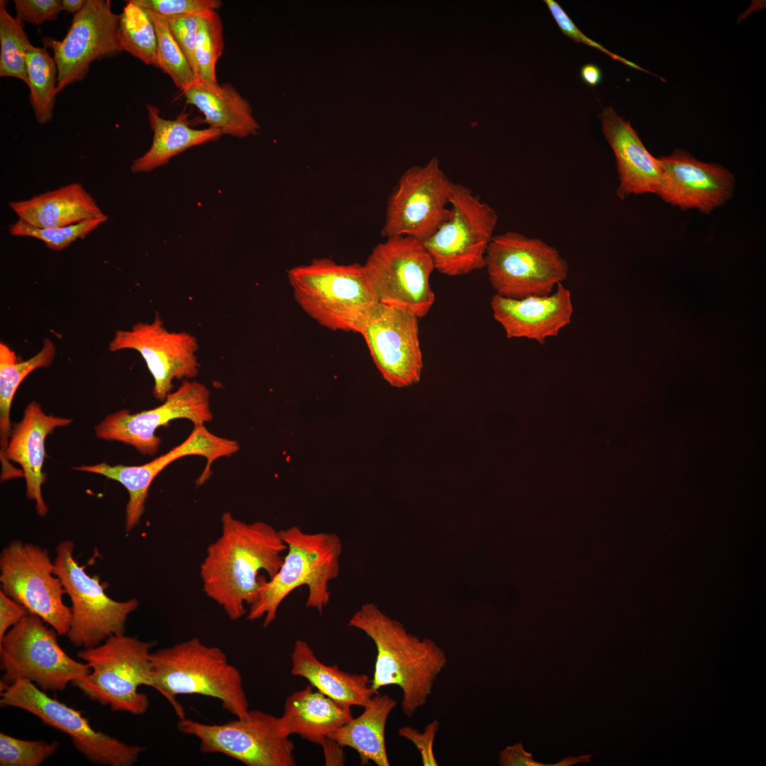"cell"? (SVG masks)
Segmentation results:
<instances>
[{
  "label": "cell",
  "mask_w": 766,
  "mask_h": 766,
  "mask_svg": "<svg viewBox=\"0 0 766 766\" xmlns=\"http://www.w3.org/2000/svg\"><path fill=\"white\" fill-rule=\"evenodd\" d=\"M548 296L521 299L495 294L490 305L494 318L503 327L508 338H526L545 344L569 325L573 313L571 292L562 282Z\"/></svg>",
  "instance_id": "603a6c76"
},
{
  "label": "cell",
  "mask_w": 766,
  "mask_h": 766,
  "mask_svg": "<svg viewBox=\"0 0 766 766\" xmlns=\"http://www.w3.org/2000/svg\"><path fill=\"white\" fill-rule=\"evenodd\" d=\"M107 219L108 218L89 219L67 226L50 228H36L18 219L9 226V232L14 236L31 237L40 240L49 249L59 251L66 248L76 240L84 238Z\"/></svg>",
  "instance_id": "8d00e7d4"
},
{
  "label": "cell",
  "mask_w": 766,
  "mask_h": 766,
  "mask_svg": "<svg viewBox=\"0 0 766 766\" xmlns=\"http://www.w3.org/2000/svg\"><path fill=\"white\" fill-rule=\"evenodd\" d=\"M440 726L438 720L429 723L423 732H419L411 726H403L398 731L399 736L411 741L418 749L424 766L438 765L433 750L434 738Z\"/></svg>",
  "instance_id": "ee69618b"
},
{
  "label": "cell",
  "mask_w": 766,
  "mask_h": 766,
  "mask_svg": "<svg viewBox=\"0 0 766 766\" xmlns=\"http://www.w3.org/2000/svg\"><path fill=\"white\" fill-rule=\"evenodd\" d=\"M1 707L25 710L43 723L66 733L74 747L94 764L131 766L146 748L129 745L94 729L81 711L50 697L33 683L18 680L1 691Z\"/></svg>",
  "instance_id": "5bb4252c"
},
{
  "label": "cell",
  "mask_w": 766,
  "mask_h": 766,
  "mask_svg": "<svg viewBox=\"0 0 766 766\" xmlns=\"http://www.w3.org/2000/svg\"><path fill=\"white\" fill-rule=\"evenodd\" d=\"M499 754V764L501 766H572L580 762H591L589 758L592 755L587 754L579 757L567 756L555 764H547L534 760L532 754L526 752L521 743L508 746Z\"/></svg>",
  "instance_id": "b9f144b4"
},
{
  "label": "cell",
  "mask_w": 766,
  "mask_h": 766,
  "mask_svg": "<svg viewBox=\"0 0 766 766\" xmlns=\"http://www.w3.org/2000/svg\"><path fill=\"white\" fill-rule=\"evenodd\" d=\"M450 216L421 242L440 273L460 276L485 267L486 253L498 221L496 211L469 188L453 183Z\"/></svg>",
  "instance_id": "30bf717a"
},
{
  "label": "cell",
  "mask_w": 766,
  "mask_h": 766,
  "mask_svg": "<svg viewBox=\"0 0 766 766\" xmlns=\"http://www.w3.org/2000/svg\"><path fill=\"white\" fill-rule=\"evenodd\" d=\"M118 38L122 51L160 69L154 23L148 12L131 0L126 1L120 14Z\"/></svg>",
  "instance_id": "d6a6232c"
},
{
  "label": "cell",
  "mask_w": 766,
  "mask_h": 766,
  "mask_svg": "<svg viewBox=\"0 0 766 766\" xmlns=\"http://www.w3.org/2000/svg\"><path fill=\"white\" fill-rule=\"evenodd\" d=\"M28 612L12 598L0 591V640Z\"/></svg>",
  "instance_id": "f6af8a7d"
},
{
  "label": "cell",
  "mask_w": 766,
  "mask_h": 766,
  "mask_svg": "<svg viewBox=\"0 0 766 766\" xmlns=\"http://www.w3.org/2000/svg\"><path fill=\"white\" fill-rule=\"evenodd\" d=\"M348 624L364 632L377 648L372 690L377 693L382 687L399 686L402 712L411 717L427 702L447 664L444 650L429 638L420 639L409 633L401 623L372 603L362 605Z\"/></svg>",
  "instance_id": "7a4b0ae2"
},
{
  "label": "cell",
  "mask_w": 766,
  "mask_h": 766,
  "mask_svg": "<svg viewBox=\"0 0 766 766\" xmlns=\"http://www.w3.org/2000/svg\"><path fill=\"white\" fill-rule=\"evenodd\" d=\"M287 277L300 307L331 330L360 333L369 314L379 303L363 265L315 259L291 268Z\"/></svg>",
  "instance_id": "5b68a950"
},
{
  "label": "cell",
  "mask_w": 766,
  "mask_h": 766,
  "mask_svg": "<svg viewBox=\"0 0 766 766\" xmlns=\"http://www.w3.org/2000/svg\"><path fill=\"white\" fill-rule=\"evenodd\" d=\"M379 303L404 308L418 318L435 301L430 277L433 260L422 243L411 237L394 236L376 245L363 265Z\"/></svg>",
  "instance_id": "8fae6325"
},
{
  "label": "cell",
  "mask_w": 766,
  "mask_h": 766,
  "mask_svg": "<svg viewBox=\"0 0 766 766\" xmlns=\"http://www.w3.org/2000/svg\"><path fill=\"white\" fill-rule=\"evenodd\" d=\"M59 743L53 740H28L0 733L1 766H39L57 750Z\"/></svg>",
  "instance_id": "74e56055"
},
{
  "label": "cell",
  "mask_w": 766,
  "mask_h": 766,
  "mask_svg": "<svg viewBox=\"0 0 766 766\" xmlns=\"http://www.w3.org/2000/svg\"><path fill=\"white\" fill-rule=\"evenodd\" d=\"M224 49L223 23L216 10L201 11L195 48L194 74L196 79L211 84H218L216 65Z\"/></svg>",
  "instance_id": "836d02e7"
},
{
  "label": "cell",
  "mask_w": 766,
  "mask_h": 766,
  "mask_svg": "<svg viewBox=\"0 0 766 766\" xmlns=\"http://www.w3.org/2000/svg\"><path fill=\"white\" fill-rule=\"evenodd\" d=\"M72 540L60 542L54 562L65 594L71 601V620L67 633L76 647L96 646L113 635L123 634L128 616L139 606L132 598L116 601L105 592L99 576H90L74 557Z\"/></svg>",
  "instance_id": "9c48e42d"
},
{
  "label": "cell",
  "mask_w": 766,
  "mask_h": 766,
  "mask_svg": "<svg viewBox=\"0 0 766 766\" xmlns=\"http://www.w3.org/2000/svg\"><path fill=\"white\" fill-rule=\"evenodd\" d=\"M313 687L309 684L287 697L277 723L282 736L297 734L321 745L353 716L350 706L338 702L319 691L314 692Z\"/></svg>",
  "instance_id": "d4e9b609"
},
{
  "label": "cell",
  "mask_w": 766,
  "mask_h": 766,
  "mask_svg": "<svg viewBox=\"0 0 766 766\" xmlns=\"http://www.w3.org/2000/svg\"><path fill=\"white\" fill-rule=\"evenodd\" d=\"M119 19L120 15L112 11L110 1L86 0L62 40L43 38L45 48L52 50L57 67V94L82 80L94 61L122 52L118 38Z\"/></svg>",
  "instance_id": "ac0fdd59"
},
{
  "label": "cell",
  "mask_w": 766,
  "mask_h": 766,
  "mask_svg": "<svg viewBox=\"0 0 766 766\" xmlns=\"http://www.w3.org/2000/svg\"><path fill=\"white\" fill-rule=\"evenodd\" d=\"M23 23L11 16L0 1V76L18 78L27 85L26 55L31 45Z\"/></svg>",
  "instance_id": "e575fe53"
},
{
  "label": "cell",
  "mask_w": 766,
  "mask_h": 766,
  "mask_svg": "<svg viewBox=\"0 0 766 766\" xmlns=\"http://www.w3.org/2000/svg\"><path fill=\"white\" fill-rule=\"evenodd\" d=\"M150 660L152 688L169 701L179 720L186 716L177 695L216 698L236 718L248 715L241 674L220 648L193 638L151 653Z\"/></svg>",
  "instance_id": "3957f363"
},
{
  "label": "cell",
  "mask_w": 766,
  "mask_h": 766,
  "mask_svg": "<svg viewBox=\"0 0 766 766\" xmlns=\"http://www.w3.org/2000/svg\"><path fill=\"white\" fill-rule=\"evenodd\" d=\"M146 11L156 31L160 69L168 74L176 87L182 91L196 80L193 70L172 35L167 19L152 11Z\"/></svg>",
  "instance_id": "d590c367"
},
{
  "label": "cell",
  "mask_w": 766,
  "mask_h": 766,
  "mask_svg": "<svg viewBox=\"0 0 766 766\" xmlns=\"http://www.w3.org/2000/svg\"><path fill=\"white\" fill-rule=\"evenodd\" d=\"M397 703L387 694L377 692L357 718L337 729L328 738L350 747L359 754L362 765L373 762L389 766L385 744V727L389 715Z\"/></svg>",
  "instance_id": "f546056e"
},
{
  "label": "cell",
  "mask_w": 766,
  "mask_h": 766,
  "mask_svg": "<svg viewBox=\"0 0 766 766\" xmlns=\"http://www.w3.org/2000/svg\"><path fill=\"white\" fill-rule=\"evenodd\" d=\"M86 0H61L62 11L78 13L85 4Z\"/></svg>",
  "instance_id": "c3c4849f"
},
{
  "label": "cell",
  "mask_w": 766,
  "mask_h": 766,
  "mask_svg": "<svg viewBox=\"0 0 766 766\" xmlns=\"http://www.w3.org/2000/svg\"><path fill=\"white\" fill-rule=\"evenodd\" d=\"M599 118L603 135L616 157L618 177L616 196L624 199L631 194H657L660 185L658 159L645 148L630 123L618 116L611 107L604 108Z\"/></svg>",
  "instance_id": "cb8c5ba5"
},
{
  "label": "cell",
  "mask_w": 766,
  "mask_h": 766,
  "mask_svg": "<svg viewBox=\"0 0 766 766\" xmlns=\"http://www.w3.org/2000/svg\"><path fill=\"white\" fill-rule=\"evenodd\" d=\"M178 730L199 740L202 753H220L247 766H295V746L279 730L277 717L250 710L247 716L222 724H209L187 718Z\"/></svg>",
  "instance_id": "4fadbf2b"
},
{
  "label": "cell",
  "mask_w": 766,
  "mask_h": 766,
  "mask_svg": "<svg viewBox=\"0 0 766 766\" xmlns=\"http://www.w3.org/2000/svg\"><path fill=\"white\" fill-rule=\"evenodd\" d=\"M18 219L40 228L67 226L108 218L93 196L77 182L9 204Z\"/></svg>",
  "instance_id": "484cf974"
},
{
  "label": "cell",
  "mask_w": 766,
  "mask_h": 766,
  "mask_svg": "<svg viewBox=\"0 0 766 766\" xmlns=\"http://www.w3.org/2000/svg\"><path fill=\"white\" fill-rule=\"evenodd\" d=\"M544 2L547 4L555 21H556L559 28L564 34L577 42H580L589 46L596 48L605 52L613 59L618 60L626 64V65L643 70L642 68L639 67L635 64L611 52L610 51L604 48L603 46L599 45L598 43L584 35L573 23L570 18L567 16V14L557 2L554 0H545Z\"/></svg>",
  "instance_id": "7bdbcfd3"
},
{
  "label": "cell",
  "mask_w": 766,
  "mask_h": 766,
  "mask_svg": "<svg viewBox=\"0 0 766 766\" xmlns=\"http://www.w3.org/2000/svg\"><path fill=\"white\" fill-rule=\"evenodd\" d=\"M14 6L18 20L37 26L57 20L62 11L61 0H14Z\"/></svg>",
  "instance_id": "60d3db41"
},
{
  "label": "cell",
  "mask_w": 766,
  "mask_h": 766,
  "mask_svg": "<svg viewBox=\"0 0 766 766\" xmlns=\"http://www.w3.org/2000/svg\"><path fill=\"white\" fill-rule=\"evenodd\" d=\"M180 96L196 107L209 127L237 138L256 135L260 126L248 101L229 83L211 84L196 79Z\"/></svg>",
  "instance_id": "4316f807"
},
{
  "label": "cell",
  "mask_w": 766,
  "mask_h": 766,
  "mask_svg": "<svg viewBox=\"0 0 766 766\" xmlns=\"http://www.w3.org/2000/svg\"><path fill=\"white\" fill-rule=\"evenodd\" d=\"M418 318L399 306L378 303L360 334L384 379L395 387L417 383L423 368Z\"/></svg>",
  "instance_id": "d6986e66"
},
{
  "label": "cell",
  "mask_w": 766,
  "mask_h": 766,
  "mask_svg": "<svg viewBox=\"0 0 766 766\" xmlns=\"http://www.w3.org/2000/svg\"><path fill=\"white\" fill-rule=\"evenodd\" d=\"M1 591L39 616L58 635H67L71 609L63 601L65 592L48 551L39 545L13 540L0 555Z\"/></svg>",
  "instance_id": "7c38bea8"
},
{
  "label": "cell",
  "mask_w": 766,
  "mask_h": 766,
  "mask_svg": "<svg viewBox=\"0 0 766 766\" xmlns=\"http://www.w3.org/2000/svg\"><path fill=\"white\" fill-rule=\"evenodd\" d=\"M56 353L55 346L50 338H45L41 350L26 361H18L13 350L6 344L0 343V457L9 443L10 435V409L17 388L33 370L51 365Z\"/></svg>",
  "instance_id": "4dcf8cb0"
},
{
  "label": "cell",
  "mask_w": 766,
  "mask_h": 766,
  "mask_svg": "<svg viewBox=\"0 0 766 766\" xmlns=\"http://www.w3.org/2000/svg\"><path fill=\"white\" fill-rule=\"evenodd\" d=\"M238 450L237 441L216 435L208 431L204 425H201L194 426L189 437L180 445L144 465L111 466L101 462L93 465H79L72 469L101 474L124 486L129 495L125 522L126 531L129 533L140 523L151 483L167 465L188 455L205 457L206 465L196 482L197 485H201L210 477L213 462L220 457L230 456Z\"/></svg>",
  "instance_id": "e0dca14e"
},
{
  "label": "cell",
  "mask_w": 766,
  "mask_h": 766,
  "mask_svg": "<svg viewBox=\"0 0 766 766\" xmlns=\"http://www.w3.org/2000/svg\"><path fill=\"white\" fill-rule=\"evenodd\" d=\"M155 642H145L123 634L113 635L102 643L77 653L91 672L72 683L92 701L109 706L114 711L145 714L150 703L140 686L152 687L150 649Z\"/></svg>",
  "instance_id": "8992f818"
},
{
  "label": "cell",
  "mask_w": 766,
  "mask_h": 766,
  "mask_svg": "<svg viewBox=\"0 0 766 766\" xmlns=\"http://www.w3.org/2000/svg\"><path fill=\"white\" fill-rule=\"evenodd\" d=\"M453 185L436 158L408 169L389 197L382 235L428 238L450 216Z\"/></svg>",
  "instance_id": "9a60e30c"
},
{
  "label": "cell",
  "mask_w": 766,
  "mask_h": 766,
  "mask_svg": "<svg viewBox=\"0 0 766 766\" xmlns=\"http://www.w3.org/2000/svg\"><path fill=\"white\" fill-rule=\"evenodd\" d=\"M582 80L590 86L599 84L602 78V74L599 67L593 64L584 65L580 71Z\"/></svg>",
  "instance_id": "7dc6e473"
},
{
  "label": "cell",
  "mask_w": 766,
  "mask_h": 766,
  "mask_svg": "<svg viewBox=\"0 0 766 766\" xmlns=\"http://www.w3.org/2000/svg\"><path fill=\"white\" fill-rule=\"evenodd\" d=\"M291 660L293 675L306 679L318 691L338 702L364 708L376 694L367 675L348 673L337 665L321 662L304 640L295 641Z\"/></svg>",
  "instance_id": "83f0119b"
},
{
  "label": "cell",
  "mask_w": 766,
  "mask_h": 766,
  "mask_svg": "<svg viewBox=\"0 0 766 766\" xmlns=\"http://www.w3.org/2000/svg\"><path fill=\"white\" fill-rule=\"evenodd\" d=\"M321 745L323 750L326 765H343L345 764L344 747L337 741L327 738Z\"/></svg>",
  "instance_id": "bcb514c9"
},
{
  "label": "cell",
  "mask_w": 766,
  "mask_h": 766,
  "mask_svg": "<svg viewBox=\"0 0 766 766\" xmlns=\"http://www.w3.org/2000/svg\"><path fill=\"white\" fill-rule=\"evenodd\" d=\"M126 349L140 353L154 379L153 395L162 401L172 392L174 379H192L199 373L195 337L169 331L157 313L152 323L138 322L130 330L116 332L109 350Z\"/></svg>",
  "instance_id": "ffe728a7"
},
{
  "label": "cell",
  "mask_w": 766,
  "mask_h": 766,
  "mask_svg": "<svg viewBox=\"0 0 766 766\" xmlns=\"http://www.w3.org/2000/svg\"><path fill=\"white\" fill-rule=\"evenodd\" d=\"M145 10L166 19L200 13L207 9L217 10L222 5L219 0H131Z\"/></svg>",
  "instance_id": "f35d334b"
},
{
  "label": "cell",
  "mask_w": 766,
  "mask_h": 766,
  "mask_svg": "<svg viewBox=\"0 0 766 766\" xmlns=\"http://www.w3.org/2000/svg\"><path fill=\"white\" fill-rule=\"evenodd\" d=\"M145 106L153 132L152 142L145 153L133 161L131 166L133 173L152 171L186 150L217 140L223 135L221 131L211 127L192 128L189 114L184 110L174 120H170L160 116L157 106L152 104Z\"/></svg>",
  "instance_id": "f1b7e54d"
},
{
  "label": "cell",
  "mask_w": 766,
  "mask_h": 766,
  "mask_svg": "<svg viewBox=\"0 0 766 766\" xmlns=\"http://www.w3.org/2000/svg\"><path fill=\"white\" fill-rule=\"evenodd\" d=\"M485 260L496 294L514 299L550 295L569 272L567 261L555 248L514 231L494 235Z\"/></svg>",
  "instance_id": "ba28073f"
},
{
  "label": "cell",
  "mask_w": 766,
  "mask_h": 766,
  "mask_svg": "<svg viewBox=\"0 0 766 766\" xmlns=\"http://www.w3.org/2000/svg\"><path fill=\"white\" fill-rule=\"evenodd\" d=\"M287 553L277 573L265 583L247 619L264 618L267 628L276 618L284 599L295 589L307 586L306 607L322 614L330 602L329 583L337 578L343 545L335 533L304 532L296 526L279 530Z\"/></svg>",
  "instance_id": "277c9868"
},
{
  "label": "cell",
  "mask_w": 766,
  "mask_h": 766,
  "mask_svg": "<svg viewBox=\"0 0 766 766\" xmlns=\"http://www.w3.org/2000/svg\"><path fill=\"white\" fill-rule=\"evenodd\" d=\"M657 159L660 185L657 195L667 204L709 214L733 194L734 176L720 165L699 161L683 150Z\"/></svg>",
  "instance_id": "44dd1931"
},
{
  "label": "cell",
  "mask_w": 766,
  "mask_h": 766,
  "mask_svg": "<svg viewBox=\"0 0 766 766\" xmlns=\"http://www.w3.org/2000/svg\"><path fill=\"white\" fill-rule=\"evenodd\" d=\"M212 417L208 388L202 383L185 379L159 406L135 413L119 410L107 415L94 427V432L99 439L121 442L143 455H154L161 443V438L155 433L158 428L179 418L188 419L198 426L211 421Z\"/></svg>",
  "instance_id": "2e32d148"
},
{
  "label": "cell",
  "mask_w": 766,
  "mask_h": 766,
  "mask_svg": "<svg viewBox=\"0 0 766 766\" xmlns=\"http://www.w3.org/2000/svg\"><path fill=\"white\" fill-rule=\"evenodd\" d=\"M30 101L37 122L43 125L53 116L58 71L54 58L45 48L31 45L26 55Z\"/></svg>",
  "instance_id": "1f68e13d"
},
{
  "label": "cell",
  "mask_w": 766,
  "mask_h": 766,
  "mask_svg": "<svg viewBox=\"0 0 766 766\" xmlns=\"http://www.w3.org/2000/svg\"><path fill=\"white\" fill-rule=\"evenodd\" d=\"M57 633L37 615L28 613L0 640V691L26 680L43 691H62L86 677L87 663L70 657L57 641Z\"/></svg>",
  "instance_id": "52a82bcc"
},
{
  "label": "cell",
  "mask_w": 766,
  "mask_h": 766,
  "mask_svg": "<svg viewBox=\"0 0 766 766\" xmlns=\"http://www.w3.org/2000/svg\"><path fill=\"white\" fill-rule=\"evenodd\" d=\"M200 13L167 19L170 31L187 58L194 73Z\"/></svg>",
  "instance_id": "ab89813d"
},
{
  "label": "cell",
  "mask_w": 766,
  "mask_h": 766,
  "mask_svg": "<svg viewBox=\"0 0 766 766\" xmlns=\"http://www.w3.org/2000/svg\"><path fill=\"white\" fill-rule=\"evenodd\" d=\"M222 531L211 543L200 567L203 591L235 621L258 599L266 579L279 570L287 546L280 531L263 521L246 523L230 512L221 517Z\"/></svg>",
  "instance_id": "6da1fadb"
},
{
  "label": "cell",
  "mask_w": 766,
  "mask_h": 766,
  "mask_svg": "<svg viewBox=\"0 0 766 766\" xmlns=\"http://www.w3.org/2000/svg\"><path fill=\"white\" fill-rule=\"evenodd\" d=\"M72 421L71 418L46 414L38 402L29 403L23 418L15 426L1 457V482L24 477L26 496L35 501L40 516H45L48 512L41 491L46 478L43 472L45 438L55 428L67 426Z\"/></svg>",
  "instance_id": "7402d4cb"
}]
</instances>
